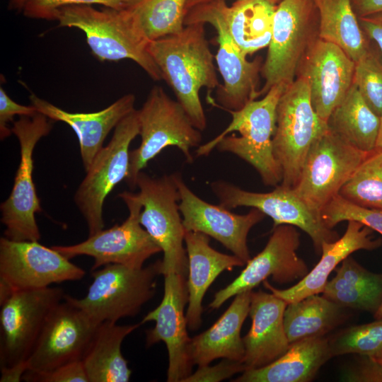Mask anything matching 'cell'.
<instances>
[{
  "instance_id": "obj_2",
  "label": "cell",
  "mask_w": 382,
  "mask_h": 382,
  "mask_svg": "<svg viewBox=\"0 0 382 382\" xmlns=\"http://www.w3.org/2000/svg\"><path fill=\"white\" fill-rule=\"evenodd\" d=\"M284 83L272 86L260 100L248 102L238 110H228L232 120L215 138L196 149L197 156H208L213 149L234 154L252 166L265 185L276 187L282 180L273 151L276 109Z\"/></svg>"
},
{
  "instance_id": "obj_30",
  "label": "cell",
  "mask_w": 382,
  "mask_h": 382,
  "mask_svg": "<svg viewBox=\"0 0 382 382\" xmlns=\"http://www.w3.org/2000/svg\"><path fill=\"white\" fill-rule=\"evenodd\" d=\"M381 117L364 101L352 83L328 120L329 129L354 147L371 152L376 149Z\"/></svg>"
},
{
  "instance_id": "obj_39",
  "label": "cell",
  "mask_w": 382,
  "mask_h": 382,
  "mask_svg": "<svg viewBox=\"0 0 382 382\" xmlns=\"http://www.w3.org/2000/svg\"><path fill=\"white\" fill-rule=\"evenodd\" d=\"M335 270V277L328 281L323 291L364 287L382 288V274L367 270L350 256L345 258Z\"/></svg>"
},
{
  "instance_id": "obj_14",
  "label": "cell",
  "mask_w": 382,
  "mask_h": 382,
  "mask_svg": "<svg viewBox=\"0 0 382 382\" xmlns=\"http://www.w3.org/2000/svg\"><path fill=\"white\" fill-rule=\"evenodd\" d=\"M210 187L219 204L228 209L255 208L273 220V228L289 224L301 229L309 236L318 255L323 243L339 238L337 233L325 225L320 212L311 209L293 187L279 184L271 192H256L224 180L214 181Z\"/></svg>"
},
{
  "instance_id": "obj_52",
  "label": "cell",
  "mask_w": 382,
  "mask_h": 382,
  "mask_svg": "<svg viewBox=\"0 0 382 382\" xmlns=\"http://www.w3.org/2000/svg\"><path fill=\"white\" fill-rule=\"evenodd\" d=\"M371 356L382 357V349L380 350V351H379L378 353H376V354L371 355Z\"/></svg>"
},
{
  "instance_id": "obj_23",
  "label": "cell",
  "mask_w": 382,
  "mask_h": 382,
  "mask_svg": "<svg viewBox=\"0 0 382 382\" xmlns=\"http://www.w3.org/2000/svg\"><path fill=\"white\" fill-rule=\"evenodd\" d=\"M30 104L49 119L67 124L75 132L79 143L83 165L86 170L110 132L134 108L135 96L125 94L101 110L93 112H70L40 98L29 96Z\"/></svg>"
},
{
  "instance_id": "obj_25",
  "label": "cell",
  "mask_w": 382,
  "mask_h": 382,
  "mask_svg": "<svg viewBox=\"0 0 382 382\" xmlns=\"http://www.w3.org/2000/svg\"><path fill=\"white\" fill-rule=\"evenodd\" d=\"M209 241L210 237L204 233L185 231L188 259V306L185 316L188 328L193 331L202 325V301L210 285L224 271H231L235 267L245 265L234 255L214 250Z\"/></svg>"
},
{
  "instance_id": "obj_45",
  "label": "cell",
  "mask_w": 382,
  "mask_h": 382,
  "mask_svg": "<svg viewBox=\"0 0 382 382\" xmlns=\"http://www.w3.org/2000/svg\"><path fill=\"white\" fill-rule=\"evenodd\" d=\"M358 20L366 36L375 42L382 54V13L359 17Z\"/></svg>"
},
{
  "instance_id": "obj_20",
  "label": "cell",
  "mask_w": 382,
  "mask_h": 382,
  "mask_svg": "<svg viewBox=\"0 0 382 382\" xmlns=\"http://www.w3.org/2000/svg\"><path fill=\"white\" fill-rule=\"evenodd\" d=\"M175 174L185 230L200 232L214 238L246 264L250 260L248 235L265 214L255 208L245 214H237L220 204H212L195 195L180 173Z\"/></svg>"
},
{
  "instance_id": "obj_1",
  "label": "cell",
  "mask_w": 382,
  "mask_h": 382,
  "mask_svg": "<svg viewBox=\"0 0 382 382\" xmlns=\"http://www.w3.org/2000/svg\"><path fill=\"white\" fill-rule=\"evenodd\" d=\"M204 25H186L181 33L150 41L147 47L162 79L171 88L193 125L201 132L206 129L207 119L199 91L204 87L212 90L220 85Z\"/></svg>"
},
{
  "instance_id": "obj_46",
  "label": "cell",
  "mask_w": 382,
  "mask_h": 382,
  "mask_svg": "<svg viewBox=\"0 0 382 382\" xmlns=\"http://www.w3.org/2000/svg\"><path fill=\"white\" fill-rule=\"evenodd\" d=\"M351 1L358 18L382 13V0H351Z\"/></svg>"
},
{
  "instance_id": "obj_37",
  "label": "cell",
  "mask_w": 382,
  "mask_h": 382,
  "mask_svg": "<svg viewBox=\"0 0 382 382\" xmlns=\"http://www.w3.org/2000/svg\"><path fill=\"white\" fill-rule=\"evenodd\" d=\"M325 225L333 228L338 223L354 220L382 235V209L356 204L337 195L321 210Z\"/></svg>"
},
{
  "instance_id": "obj_42",
  "label": "cell",
  "mask_w": 382,
  "mask_h": 382,
  "mask_svg": "<svg viewBox=\"0 0 382 382\" xmlns=\"http://www.w3.org/2000/svg\"><path fill=\"white\" fill-rule=\"evenodd\" d=\"M246 367L241 361L228 359L213 366H198L195 373L190 374L183 382H217L229 378L237 373L243 372Z\"/></svg>"
},
{
  "instance_id": "obj_10",
  "label": "cell",
  "mask_w": 382,
  "mask_h": 382,
  "mask_svg": "<svg viewBox=\"0 0 382 382\" xmlns=\"http://www.w3.org/2000/svg\"><path fill=\"white\" fill-rule=\"evenodd\" d=\"M139 135L138 111L134 110L115 127L111 140L103 146L86 170L74 201L92 236L104 228L105 200L113 188L127 176L131 142Z\"/></svg>"
},
{
  "instance_id": "obj_8",
  "label": "cell",
  "mask_w": 382,
  "mask_h": 382,
  "mask_svg": "<svg viewBox=\"0 0 382 382\" xmlns=\"http://www.w3.org/2000/svg\"><path fill=\"white\" fill-rule=\"evenodd\" d=\"M142 204L140 224L163 254L161 273L187 276L188 259L184 247L185 230L179 209V192L175 173L151 177L141 171L137 178Z\"/></svg>"
},
{
  "instance_id": "obj_22",
  "label": "cell",
  "mask_w": 382,
  "mask_h": 382,
  "mask_svg": "<svg viewBox=\"0 0 382 382\" xmlns=\"http://www.w3.org/2000/svg\"><path fill=\"white\" fill-rule=\"evenodd\" d=\"M287 303L272 293L252 291L251 327L243 337V363L248 369L263 367L284 354L290 346L284 324Z\"/></svg>"
},
{
  "instance_id": "obj_34",
  "label": "cell",
  "mask_w": 382,
  "mask_h": 382,
  "mask_svg": "<svg viewBox=\"0 0 382 382\" xmlns=\"http://www.w3.org/2000/svg\"><path fill=\"white\" fill-rule=\"evenodd\" d=\"M339 195L356 204L382 209V149L367 156Z\"/></svg>"
},
{
  "instance_id": "obj_24",
  "label": "cell",
  "mask_w": 382,
  "mask_h": 382,
  "mask_svg": "<svg viewBox=\"0 0 382 382\" xmlns=\"http://www.w3.org/2000/svg\"><path fill=\"white\" fill-rule=\"evenodd\" d=\"M347 222V229L342 237L323 243L319 262L296 284L279 289L265 280L264 286L287 303L319 294L323 292L330 274L352 253L359 250H372L381 245V238L374 237L371 228L357 221Z\"/></svg>"
},
{
  "instance_id": "obj_16",
  "label": "cell",
  "mask_w": 382,
  "mask_h": 382,
  "mask_svg": "<svg viewBox=\"0 0 382 382\" xmlns=\"http://www.w3.org/2000/svg\"><path fill=\"white\" fill-rule=\"evenodd\" d=\"M194 23H209L217 33L219 48L216 61L223 79L216 91L217 103L226 111L238 110L248 102L258 98L257 83L261 71L259 58L248 61L238 49L229 34L212 1L198 4L190 9L184 25Z\"/></svg>"
},
{
  "instance_id": "obj_32",
  "label": "cell",
  "mask_w": 382,
  "mask_h": 382,
  "mask_svg": "<svg viewBox=\"0 0 382 382\" xmlns=\"http://www.w3.org/2000/svg\"><path fill=\"white\" fill-rule=\"evenodd\" d=\"M343 307L323 295L313 294L287 304L284 324L289 342L323 337L345 317Z\"/></svg>"
},
{
  "instance_id": "obj_5",
  "label": "cell",
  "mask_w": 382,
  "mask_h": 382,
  "mask_svg": "<svg viewBox=\"0 0 382 382\" xmlns=\"http://www.w3.org/2000/svg\"><path fill=\"white\" fill-rule=\"evenodd\" d=\"M91 272L93 280L86 295L77 299L65 294L64 299L98 323H117L137 316L154 297L161 260L141 268L110 264Z\"/></svg>"
},
{
  "instance_id": "obj_44",
  "label": "cell",
  "mask_w": 382,
  "mask_h": 382,
  "mask_svg": "<svg viewBox=\"0 0 382 382\" xmlns=\"http://www.w3.org/2000/svg\"><path fill=\"white\" fill-rule=\"evenodd\" d=\"M354 367L345 374L346 381L382 382V357L364 356Z\"/></svg>"
},
{
  "instance_id": "obj_31",
  "label": "cell",
  "mask_w": 382,
  "mask_h": 382,
  "mask_svg": "<svg viewBox=\"0 0 382 382\" xmlns=\"http://www.w3.org/2000/svg\"><path fill=\"white\" fill-rule=\"evenodd\" d=\"M319 13V38L342 48L355 62L369 47L351 0H314Z\"/></svg>"
},
{
  "instance_id": "obj_26",
  "label": "cell",
  "mask_w": 382,
  "mask_h": 382,
  "mask_svg": "<svg viewBox=\"0 0 382 382\" xmlns=\"http://www.w3.org/2000/svg\"><path fill=\"white\" fill-rule=\"evenodd\" d=\"M252 291L236 294L230 306L208 330L191 338L190 357L193 365H209L219 358L243 362L245 348L241 331L249 315Z\"/></svg>"
},
{
  "instance_id": "obj_6",
  "label": "cell",
  "mask_w": 382,
  "mask_h": 382,
  "mask_svg": "<svg viewBox=\"0 0 382 382\" xmlns=\"http://www.w3.org/2000/svg\"><path fill=\"white\" fill-rule=\"evenodd\" d=\"M319 13L314 0H282L274 15L272 37L261 73L258 97L274 86L296 79L300 64L319 38Z\"/></svg>"
},
{
  "instance_id": "obj_51",
  "label": "cell",
  "mask_w": 382,
  "mask_h": 382,
  "mask_svg": "<svg viewBox=\"0 0 382 382\" xmlns=\"http://www.w3.org/2000/svg\"><path fill=\"white\" fill-rule=\"evenodd\" d=\"M374 316L376 319L382 318V302L376 311L374 313Z\"/></svg>"
},
{
  "instance_id": "obj_40",
  "label": "cell",
  "mask_w": 382,
  "mask_h": 382,
  "mask_svg": "<svg viewBox=\"0 0 382 382\" xmlns=\"http://www.w3.org/2000/svg\"><path fill=\"white\" fill-rule=\"evenodd\" d=\"M323 295L343 308L374 313L382 302V288L324 290Z\"/></svg>"
},
{
  "instance_id": "obj_27",
  "label": "cell",
  "mask_w": 382,
  "mask_h": 382,
  "mask_svg": "<svg viewBox=\"0 0 382 382\" xmlns=\"http://www.w3.org/2000/svg\"><path fill=\"white\" fill-rule=\"evenodd\" d=\"M332 357L329 341L323 337L291 343L280 357L263 367L248 369L236 382H308Z\"/></svg>"
},
{
  "instance_id": "obj_48",
  "label": "cell",
  "mask_w": 382,
  "mask_h": 382,
  "mask_svg": "<svg viewBox=\"0 0 382 382\" xmlns=\"http://www.w3.org/2000/svg\"><path fill=\"white\" fill-rule=\"evenodd\" d=\"M208 1L209 0H187V4H186V7H185L186 12L187 13V11L190 9H191L192 7L198 4H202L204 2ZM269 1H271L272 4L277 5L282 0H269Z\"/></svg>"
},
{
  "instance_id": "obj_17",
  "label": "cell",
  "mask_w": 382,
  "mask_h": 382,
  "mask_svg": "<svg viewBox=\"0 0 382 382\" xmlns=\"http://www.w3.org/2000/svg\"><path fill=\"white\" fill-rule=\"evenodd\" d=\"M300 243L296 226L282 224L274 227L263 250L250 258L232 282L215 294L209 306L219 308L230 298L253 290L268 277L279 284L301 279L309 271L297 254Z\"/></svg>"
},
{
  "instance_id": "obj_41",
  "label": "cell",
  "mask_w": 382,
  "mask_h": 382,
  "mask_svg": "<svg viewBox=\"0 0 382 382\" xmlns=\"http://www.w3.org/2000/svg\"><path fill=\"white\" fill-rule=\"evenodd\" d=\"M23 379L35 382H89L81 360L69 362L43 373L26 372Z\"/></svg>"
},
{
  "instance_id": "obj_38",
  "label": "cell",
  "mask_w": 382,
  "mask_h": 382,
  "mask_svg": "<svg viewBox=\"0 0 382 382\" xmlns=\"http://www.w3.org/2000/svg\"><path fill=\"white\" fill-rule=\"evenodd\" d=\"M139 0H25L22 8L25 16L34 19L55 21L57 11L67 6L99 4L122 10L129 8Z\"/></svg>"
},
{
  "instance_id": "obj_49",
  "label": "cell",
  "mask_w": 382,
  "mask_h": 382,
  "mask_svg": "<svg viewBox=\"0 0 382 382\" xmlns=\"http://www.w3.org/2000/svg\"><path fill=\"white\" fill-rule=\"evenodd\" d=\"M25 0H11L8 8L14 10H22Z\"/></svg>"
},
{
  "instance_id": "obj_47",
  "label": "cell",
  "mask_w": 382,
  "mask_h": 382,
  "mask_svg": "<svg viewBox=\"0 0 382 382\" xmlns=\"http://www.w3.org/2000/svg\"><path fill=\"white\" fill-rule=\"evenodd\" d=\"M1 376L0 378L1 382L4 381H20L23 379L24 374L28 371L27 363H21L12 366L2 367Z\"/></svg>"
},
{
  "instance_id": "obj_50",
  "label": "cell",
  "mask_w": 382,
  "mask_h": 382,
  "mask_svg": "<svg viewBox=\"0 0 382 382\" xmlns=\"http://www.w3.org/2000/svg\"><path fill=\"white\" fill-rule=\"evenodd\" d=\"M376 148L382 149V115H381L380 127L377 139Z\"/></svg>"
},
{
  "instance_id": "obj_19",
  "label": "cell",
  "mask_w": 382,
  "mask_h": 382,
  "mask_svg": "<svg viewBox=\"0 0 382 382\" xmlns=\"http://www.w3.org/2000/svg\"><path fill=\"white\" fill-rule=\"evenodd\" d=\"M100 324L69 302L61 301L45 323L26 361V372L43 373L81 360Z\"/></svg>"
},
{
  "instance_id": "obj_9",
  "label": "cell",
  "mask_w": 382,
  "mask_h": 382,
  "mask_svg": "<svg viewBox=\"0 0 382 382\" xmlns=\"http://www.w3.org/2000/svg\"><path fill=\"white\" fill-rule=\"evenodd\" d=\"M45 115L21 117L11 128L20 145L21 159L11 192L1 204L4 236L13 241H39L35 214L42 212L33 180V151L41 138L49 134L52 124Z\"/></svg>"
},
{
  "instance_id": "obj_35",
  "label": "cell",
  "mask_w": 382,
  "mask_h": 382,
  "mask_svg": "<svg viewBox=\"0 0 382 382\" xmlns=\"http://www.w3.org/2000/svg\"><path fill=\"white\" fill-rule=\"evenodd\" d=\"M328 341L332 357L346 354L374 355L382 349V318L348 328Z\"/></svg>"
},
{
  "instance_id": "obj_4",
  "label": "cell",
  "mask_w": 382,
  "mask_h": 382,
  "mask_svg": "<svg viewBox=\"0 0 382 382\" xmlns=\"http://www.w3.org/2000/svg\"><path fill=\"white\" fill-rule=\"evenodd\" d=\"M138 111L139 146L129 152V166L125 179L131 189L137 187L139 173L165 148L175 146L188 163L193 161L192 149L201 145L202 133L182 105L159 86H154Z\"/></svg>"
},
{
  "instance_id": "obj_13",
  "label": "cell",
  "mask_w": 382,
  "mask_h": 382,
  "mask_svg": "<svg viewBox=\"0 0 382 382\" xmlns=\"http://www.w3.org/2000/svg\"><path fill=\"white\" fill-rule=\"evenodd\" d=\"M370 153L354 147L328 127L312 144L293 188L311 209L321 212Z\"/></svg>"
},
{
  "instance_id": "obj_28",
  "label": "cell",
  "mask_w": 382,
  "mask_h": 382,
  "mask_svg": "<svg viewBox=\"0 0 382 382\" xmlns=\"http://www.w3.org/2000/svg\"><path fill=\"white\" fill-rule=\"evenodd\" d=\"M211 1L243 55L269 46L277 5L269 0H236L228 6L226 0Z\"/></svg>"
},
{
  "instance_id": "obj_33",
  "label": "cell",
  "mask_w": 382,
  "mask_h": 382,
  "mask_svg": "<svg viewBox=\"0 0 382 382\" xmlns=\"http://www.w3.org/2000/svg\"><path fill=\"white\" fill-rule=\"evenodd\" d=\"M187 0H139L129 8L147 40L181 33L185 28Z\"/></svg>"
},
{
  "instance_id": "obj_21",
  "label": "cell",
  "mask_w": 382,
  "mask_h": 382,
  "mask_svg": "<svg viewBox=\"0 0 382 382\" xmlns=\"http://www.w3.org/2000/svg\"><path fill=\"white\" fill-rule=\"evenodd\" d=\"M355 62L337 45L318 38L303 58L297 75L308 83L318 115L328 122L353 83Z\"/></svg>"
},
{
  "instance_id": "obj_15",
  "label": "cell",
  "mask_w": 382,
  "mask_h": 382,
  "mask_svg": "<svg viewBox=\"0 0 382 382\" xmlns=\"http://www.w3.org/2000/svg\"><path fill=\"white\" fill-rule=\"evenodd\" d=\"M64 295L59 287L16 290L0 303L1 368L26 362L48 316Z\"/></svg>"
},
{
  "instance_id": "obj_36",
  "label": "cell",
  "mask_w": 382,
  "mask_h": 382,
  "mask_svg": "<svg viewBox=\"0 0 382 382\" xmlns=\"http://www.w3.org/2000/svg\"><path fill=\"white\" fill-rule=\"evenodd\" d=\"M353 84L378 116L382 115V54L369 45L364 54L355 62Z\"/></svg>"
},
{
  "instance_id": "obj_43",
  "label": "cell",
  "mask_w": 382,
  "mask_h": 382,
  "mask_svg": "<svg viewBox=\"0 0 382 382\" xmlns=\"http://www.w3.org/2000/svg\"><path fill=\"white\" fill-rule=\"evenodd\" d=\"M38 112L32 105H23L13 100L4 89L0 88V138L4 140L12 133L8 124L13 121L15 115L33 117Z\"/></svg>"
},
{
  "instance_id": "obj_7",
  "label": "cell",
  "mask_w": 382,
  "mask_h": 382,
  "mask_svg": "<svg viewBox=\"0 0 382 382\" xmlns=\"http://www.w3.org/2000/svg\"><path fill=\"white\" fill-rule=\"evenodd\" d=\"M328 129V122L313 107L306 79L297 75L282 93L276 109L273 151L282 170L280 185L296 186L309 149Z\"/></svg>"
},
{
  "instance_id": "obj_12",
  "label": "cell",
  "mask_w": 382,
  "mask_h": 382,
  "mask_svg": "<svg viewBox=\"0 0 382 382\" xmlns=\"http://www.w3.org/2000/svg\"><path fill=\"white\" fill-rule=\"evenodd\" d=\"M86 271L38 241L0 238V303L14 291L78 281Z\"/></svg>"
},
{
  "instance_id": "obj_18",
  "label": "cell",
  "mask_w": 382,
  "mask_h": 382,
  "mask_svg": "<svg viewBox=\"0 0 382 382\" xmlns=\"http://www.w3.org/2000/svg\"><path fill=\"white\" fill-rule=\"evenodd\" d=\"M164 276V294L160 304L149 312L140 324L154 321L146 331V345L165 342L168 354V382H183L193 366L190 357L191 338L187 332L185 307L188 303L186 276L169 272Z\"/></svg>"
},
{
  "instance_id": "obj_3",
  "label": "cell",
  "mask_w": 382,
  "mask_h": 382,
  "mask_svg": "<svg viewBox=\"0 0 382 382\" xmlns=\"http://www.w3.org/2000/svg\"><path fill=\"white\" fill-rule=\"evenodd\" d=\"M55 21L60 27L75 28L85 33L92 54L100 62L130 59L154 81L161 73L148 51L149 41L137 27L129 8L73 5L60 8Z\"/></svg>"
},
{
  "instance_id": "obj_11",
  "label": "cell",
  "mask_w": 382,
  "mask_h": 382,
  "mask_svg": "<svg viewBox=\"0 0 382 382\" xmlns=\"http://www.w3.org/2000/svg\"><path fill=\"white\" fill-rule=\"evenodd\" d=\"M118 197L129 211L123 223L102 229L81 243L52 248L69 260L79 255L93 257L91 271L110 264L143 267L149 257L161 250L140 224L142 204L137 193L125 191Z\"/></svg>"
},
{
  "instance_id": "obj_29",
  "label": "cell",
  "mask_w": 382,
  "mask_h": 382,
  "mask_svg": "<svg viewBox=\"0 0 382 382\" xmlns=\"http://www.w3.org/2000/svg\"><path fill=\"white\" fill-rule=\"evenodd\" d=\"M140 325V323L119 325L112 322L98 325L81 358L89 382L129 381L132 371L121 346L124 339Z\"/></svg>"
}]
</instances>
